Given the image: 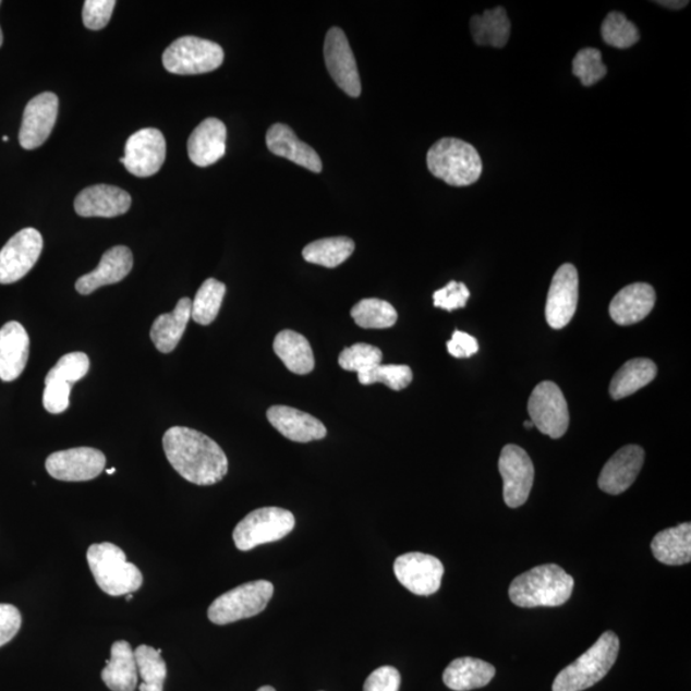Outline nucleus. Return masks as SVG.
I'll return each instance as SVG.
<instances>
[{"instance_id":"nucleus-1","label":"nucleus","mask_w":691,"mask_h":691,"mask_svg":"<svg viewBox=\"0 0 691 691\" xmlns=\"http://www.w3.org/2000/svg\"><path fill=\"white\" fill-rule=\"evenodd\" d=\"M169 464L183 480L196 485H213L228 473V459L210 437L186 426H173L163 437Z\"/></svg>"},{"instance_id":"nucleus-2","label":"nucleus","mask_w":691,"mask_h":691,"mask_svg":"<svg viewBox=\"0 0 691 691\" xmlns=\"http://www.w3.org/2000/svg\"><path fill=\"white\" fill-rule=\"evenodd\" d=\"M573 585V578L561 566L548 563L513 579L509 594L519 607H558L570 599Z\"/></svg>"},{"instance_id":"nucleus-3","label":"nucleus","mask_w":691,"mask_h":691,"mask_svg":"<svg viewBox=\"0 0 691 691\" xmlns=\"http://www.w3.org/2000/svg\"><path fill=\"white\" fill-rule=\"evenodd\" d=\"M426 165L437 179L448 185L464 187L480 180L483 163L473 145L460 138H440L428 151Z\"/></svg>"},{"instance_id":"nucleus-4","label":"nucleus","mask_w":691,"mask_h":691,"mask_svg":"<svg viewBox=\"0 0 691 691\" xmlns=\"http://www.w3.org/2000/svg\"><path fill=\"white\" fill-rule=\"evenodd\" d=\"M619 651V637L614 631L603 632L590 650L557 675L553 691H583L592 688L611 670Z\"/></svg>"},{"instance_id":"nucleus-5","label":"nucleus","mask_w":691,"mask_h":691,"mask_svg":"<svg viewBox=\"0 0 691 691\" xmlns=\"http://www.w3.org/2000/svg\"><path fill=\"white\" fill-rule=\"evenodd\" d=\"M87 563L100 590L113 597L126 595L143 585V573L128 561L123 550L106 542L93 544L86 554Z\"/></svg>"},{"instance_id":"nucleus-6","label":"nucleus","mask_w":691,"mask_h":691,"mask_svg":"<svg viewBox=\"0 0 691 691\" xmlns=\"http://www.w3.org/2000/svg\"><path fill=\"white\" fill-rule=\"evenodd\" d=\"M296 525L295 517L279 507H262L240 521L233 531V542L242 553H247L262 544L281 541Z\"/></svg>"},{"instance_id":"nucleus-7","label":"nucleus","mask_w":691,"mask_h":691,"mask_svg":"<svg viewBox=\"0 0 691 691\" xmlns=\"http://www.w3.org/2000/svg\"><path fill=\"white\" fill-rule=\"evenodd\" d=\"M274 593L275 586L267 580H256L234 587L211 603L208 609L209 620L216 625H228L250 619L267 608Z\"/></svg>"},{"instance_id":"nucleus-8","label":"nucleus","mask_w":691,"mask_h":691,"mask_svg":"<svg viewBox=\"0 0 691 691\" xmlns=\"http://www.w3.org/2000/svg\"><path fill=\"white\" fill-rule=\"evenodd\" d=\"M225 61L219 44L196 36H183L171 44L163 53V65L174 75H202L216 71Z\"/></svg>"},{"instance_id":"nucleus-9","label":"nucleus","mask_w":691,"mask_h":691,"mask_svg":"<svg viewBox=\"0 0 691 691\" xmlns=\"http://www.w3.org/2000/svg\"><path fill=\"white\" fill-rule=\"evenodd\" d=\"M531 422L543 435L558 439L569 429L570 414L565 396L554 381H542L528 403Z\"/></svg>"},{"instance_id":"nucleus-10","label":"nucleus","mask_w":691,"mask_h":691,"mask_svg":"<svg viewBox=\"0 0 691 691\" xmlns=\"http://www.w3.org/2000/svg\"><path fill=\"white\" fill-rule=\"evenodd\" d=\"M90 371V360L84 352H71L51 367L44 389V408L50 414H62L70 407L73 384L83 379Z\"/></svg>"},{"instance_id":"nucleus-11","label":"nucleus","mask_w":691,"mask_h":691,"mask_svg":"<svg viewBox=\"0 0 691 691\" xmlns=\"http://www.w3.org/2000/svg\"><path fill=\"white\" fill-rule=\"evenodd\" d=\"M43 237L35 228L14 234L0 250V284L19 282L31 271L43 252Z\"/></svg>"},{"instance_id":"nucleus-12","label":"nucleus","mask_w":691,"mask_h":691,"mask_svg":"<svg viewBox=\"0 0 691 691\" xmlns=\"http://www.w3.org/2000/svg\"><path fill=\"white\" fill-rule=\"evenodd\" d=\"M166 154L163 134L157 129H143L129 137L124 146V157L120 161L131 174L146 179L159 172Z\"/></svg>"},{"instance_id":"nucleus-13","label":"nucleus","mask_w":691,"mask_h":691,"mask_svg":"<svg viewBox=\"0 0 691 691\" xmlns=\"http://www.w3.org/2000/svg\"><path fill=\"white\" fill-rule=\"evenodd\" d=\"M504 480V498L511 509L525 505L534 483V465L523 448L517 445L504 447L498 462Z\"/></svg>"},{"instance_id":"nucleus-14","label":"nucleus","mask_w":691,"mask_h":691,"mask_svg":"<svg viewBox=\"0 0 691 691\" xmlns=\"http://www.w3.org/2000/svg\"><path fill=\"white\" fill-rule=\"evenodd\" d=\"M106 454L95 448L77 447L54 452L46 461L47 472L62 482H87L102 473Z\"/></svg>"},{"instance_id":"nucleus-15","label":"nucleus","mask_w":691,"mask_h":691,"mask_svg":"<svg viewBox=\"0 0 691 691\" xmlns=\"http://www.w3.org/2000/svg\"><path fill=\"white\" fill-rule=\"evenodd\" d=\"M325 61L330 77L351 98L362 94V80H360L354 53L350 47L348 36L340 27H332L327 33L325 41Z\"/></svg>"},{"instance_id":"nucleus-16","label":"nucleus","mask_w":691,"mask_h":691,"mask_svg":"<svg viewBox=\"0 0 691 691\" xmlns=\"http://www.w3.org/2000/svg\"><path fill=\"white\" fill-rule=\"evenodd\" d=\"M395 575L408 591L416 595H432L443 584L445 568L437 557L410 553L396 558Z\"/></svg>"},{"instance_id":"nucleus-17","label":"nucleus","mask_w":691,"mask_h":691,"mask_svg":"<svg viewBox=\"0 0 691 691\" xmlns=\"http://www.w3.org/2000/svg\"><path fill=\"white\" fill-rule=\"evenodd\" d=\"M579 301V275L572 264H563L558 268L550 283L546 319L549 327L562 329L575 315Z\"/></svg>"},{"instance_id":"nucleus-18","label":"nucleus","mask_w":691,"mask_h":691,"mask_svg":"<svg viewBox=\"0 0 691 691\" xmlns=\"http://www.w3.org/2000/svg\"><path fill=\"white\" fill-rule=\"evenodd\" d=\"M58 117V97L53 93H43L25 108L20 130V144L26 150L38 149L49 138Z\"/></svg>"},{"instance_id":"nucleus-19","label":"nucleus","mask_w":691,"mask_h":691,"mask_svg":"<svg viewBox=\"0 0 691 691\" xmlns=\"http://www.w3.org/2000/svg\"><path fill=\"white\" fill-rule=\"evenodd\" d=\"M644 464L642 447L629 445L620 448L603 466L598 485L608 495H621L635 482Z\"/></svg>"},{"instance_id":"nucleus-20","label":"nucleus","mask_w":691,"mask_h":691,"mask_svg":"<svg viewBox=\"0 0 691 691\" xmlns=\"http://www.w3.org/2000/svg\"><path fill=\"white\" fill-rule=\"evenodd\" d=\"M131 196L128 191L110 185L87 187L77 195L75 210L85 218H114L128 213Z\"/></svg>"},{"instance_id":"nucleus-21","label":"nucleus","mask_w":691,"mask_h":691,"mask_svg":"<svg viewBox=\"0 0 691 691\" xmlns=\"http://www.w3.org/2000/svg\"><path fill=\"white\" fill-rule=\"evenodd\" d=\"M134 267V255L126 246H114L102 254L97 269L80 277L76 290L81 295H90L102 286L123 281Z\"/></svg>"},{"instance_id":"nucleus-22","label":"nucleus","mask_w":691,"mask_h":691,"mask_svg":"<svg viewBox=\"0 0 691 691\" xmlns=\"http://www.w3.org/2000/svg\"><path fill=\"white\" fill-rule=\"evenodd\" d=\"M268 421L283 437L293 443L307 444L326 438L327 428L318 419L290 407H271Z\"/></svg>"},{"instance_id":"nucleus-23","label":"nucleus","mask_w":691,"mask_h":691,"mask_svg":"<svg viewBox=\"0 0 691 691\" xmlns=\"http://www.w3.org/2000/svg\"><path fill=\"white\" fill-rule=\"evenodd\" d=\"M31 338L19 322H9L0 328V379L16 380L24 373Z\"/></svg>"},{"instance_id":"nucleus-24","label":"nucleus","mask_w":691,"mask_h":691,"mask_svg":"<svg viewBox=\"0 0 691 691\" xmlns=\"http://www.w3.org/2000/svg\"><path fill=\"white\" fill-rule=\"evenodd\" d=\"M656 304V291L648 283H632L622 289L609 304V315L619 326L642 322Z\"/></svg>"},{"instance_id":"nucleus-25","label":"nucleus","mask_w":691,"mask_h":691,"mask_svg":"<svg viewBox=\"0 0 691 691\" xmlns=\"http://www.w3.org/2000/svg\"><path fill=\"white\" fill-rule=\"evenodd\" d=\"M227 129L218 119L203 121L191 134L187 143L190 160L197 167H209L226 154Z\"/></svg>"},{"instance_id":"nucleus-26","label":"nucleus","mask_w":691,"mask_h":691,"mask_svg":"<svg viewBox=\"0 0 691 691\" xmlns=\"http://www.w3.org/2000/svg\"><path fill=\"white\" fill-rule=\"evenodd\" d=\"M267 146L277 157L289 159L314 173L323 169L319 154L312 146L301 142L295 132L283 123H276L267 132Z\"/></svg>"},{"instance_id":"nucleus-27","label":"nucleus","mask_w":691,"mask_h":691,"mask_svg":"<svg viewBox=\"0 0 691 691\" xmlns=\"http://www.w3.org/2000/svg\"><path fill=\"white\" fill-rule=\"evenodd\" d=\"M191 306H193V301L183 298L175 305L173 312L161 314L154 320L150 338L161 354H169L178 348L191 318Z\"/></svg>"},{"instance_id":"nucleus-28","label":"nucleus","mask_w":691,"mask_h":691,"mask_svg":"<svg viewBox=\"0 0 691 691\" xmlns=\"http://www.w3.org/2000/svg\"><path fill=\"white\" fill-rule=\"evenodd\" d=\"M101 679L113 691H135L137 688V665L134 651L130 643L116 642L110 650V659L107 660Z\"/></svg>"},{"instance_id":"nucleus-29","label":"nucleus","mask_w":691,"mask_h":691,"mask_svg":"<svg viewBox=\"0 0 691 691\" xmlns=\"http://www.w3.org/2000/svg\"><path fill=\"white\" fill-rule=\"evenodd\" d=\"M496 668L482 659L458 658L447 666L444 682L454 691H469L487 687L494 680Z\"/></svg>"},{"instance_id":"nucleus-30","label":"nucleus","mask_w":691,"mask_h":691,"mask_svg":"<svg viewBox=\"0 0 691 691\" xmlns=\"http://www.w3.org/2000/svg\"><path fill=\"white\" fill-rule=\"evenodd\" d=\"M653 556L668 566L687 565L691 560V524L666 529L654 536L651 544Z\"/></svg>"},{"instance_id":"nucleus-31","label":"nucleus","mask_w":691,"mask_h":691,"mask_svg":"<svg viewBox=\"0 0 691 691\" xmlns=\"http://www.w3.org/2000/svg\"><path fill=\"white\" fill-rule=\"evenodd\" d=\"M274 350L290 372L305 376L314 371L313 349L303 335L290 329L282 330L275 338Z\"/></svg>"},{"instance_id":"nucleus-32","label":"nucleus","mask_w":691,"mask_h":691,"mask_svg":"<svg viewBox=\"0 0 691 691\" xmlns=\"http://www.w3.org/2000/svg\"><path fill=\"white\" fill-rule=\"evenodd\" d=\"M470 31L477 46L504 48L510 39L511 22L502 7L484 11L470 21Z\"/></svg>"},{"instance_id":"nucleus-33","label":"nucleus","mask_w":691,"mask_h":691,"mask_svg":"<svg viewBox=\"0 0 691 691\" xmlns=\"http://www.w3.org/2000/svg\"><path fill=\"white\" fill-rule=\"evenodd\" d=\"M657 376V366L650 359H632L615 374L609 386L614 400H621L639 391Z\"/></svg>"},{"instance_id":"nucleus-34","label":"nucleus","mask_w":691,"mask_h":691,"mask_svg":"<svg viewBox=\"0 0 691 691\" xmlns=\"http://www.w3.org/2000/svg\"><path fill=\"white\" fill-rule=\"evenodd\" d=\"M355 242L349 238L316 240L303 250L304 259L326 268H336L354 253Z\"/></svg>"},{"instance_id":"nucleus-35","label":"nucleus","mask_w":691,"mask_h":691,"mask_svg":"<svg viewBox=\"0 0 691 691\" xmlns=\"http://www.w3.org/2000/svg\"><path fill=\"white\" fill-rule=\"evenodd\" d=\"M137 672L143 682L140 683V691H163L167 679V665L161 658V650L153 648L149 645H140L134 652Z\"/></svg>"},{"instance_id":"nucleus-36","label":"nucleus","mask_w":691,"mask_h":691,"mask_svg":"<svg viewBox=\"0 0 691 691\" xmlns=\"http://www.w3.org/2000/svg\"><path fill=\"white\" fill-rule=\"evenodd\" d=\"M226 295V284L209 278L198 289L191 306V318L197 325L209 326L216 320Z\"/></svg>"},{"instance_id":"nucleus-37","label":"nucleus","mask_w":691,"mask_h":691,"mask_svg":"<svg viewBox=\"0 0 691 691\" xmlns=\"http://www.w3.org/2000/svg\"><path fill=\"white\" fill-rule=\"evenodd\" d=\"M352 319L359 327L365 329H386L396 325L399 319L396 308L379 299H364L352 307Z\"/></svg>"},{"instance_id":"nucleus-38","label":"nucleus","mask_w":691,"mask_h":691,"mask_svg":"<svg viewBox=\"0 0 691 691\" xmlns=\"http://www.w3.org/2000/svg\"><path fill=\"white\" fill-rule=\"evenodd\" d=\"M602 38L608 46L628 49L641 39L638 27L623 13L611 12L602 24Z\"/></svg>"},{"instance_id":"nucleus-39","label":"nucleus","mask_w":691,"mask_h":691,"mask_svg":"<svg viewBox=\"0 0 691 691\" xmlns=\"http://www.w3.org/2000/svg\"><path fill=\"white\" fill-rule=\"evenodd\" d=\"M359 384L371 386L384 384L393 391H402L413 381V371L408 365H377L371 371L357 374Z\"/></svg>"},{"instance_id":"nucleus-40","label":"nucleus","mask_w":691,"mask_h":691,"mask_svg":"<svg viewBox=\"0 0 691 691\" xmlns=\"http://www.w3.org/2000/svg\"><path fill=\"white\" fill-rule=\"evenodd\" d=\"M381 359L384 354L376 346L355 343L341 352L338 364L343 371L362 374L381 364Z\"/></svg>"},{"instance_id":"nucleus-41","label":"nucleus","mask_w":691,"mask_h":691,"mask_svg":"<svg viewBox=\"0 0 691 691\" xmlns=\"http://www.w3.org/2000/svg\"><path fill=\"white\" fill-rule=\"evenodd\" d=\"M572 73L585 87L597 84L607 75V68L602 63L601 51L594 48L580 50L573 58Z\"/></svg>"},{"instance_id":"nucleus-42","label":"nucleus","mask_w":691,"mask_h":691,"mask_svg":"<svg viewBox=\"0 0 691 691\" xmlns=\"http://www.w3.org/2000/svg\"><path fill=\"white\" fill-rule=\"evenodd\" d=\"M114 0H86L83 10L84 25L89 31H101L112 17Z\"/></svg>"},{"instance_id":"nucleus-43","label":"nucleus","mask_w":691,"mask_h":691,"mask_svg":"<svg viewBox=\"0 0 691 691\" xmlns=\"http://www.w3.org/2000/svg\"><path fill=\"white\" fill-rule=\"evenodd\" d=\"M470 298V291L464 283L451 281L444 289L435 292L433 300L435 306L444 308L446 312H453L456 308L465 307Z\"/></svg>"},{"instance_id":"nucleus-44","label":"nucleus","mask_w":691,"mask_h":691,"mask_svg":"<svg viewBox=\"0 0 691 691\" xmlns=\"http://www.w3.org/2000/svg\"><path fill=\"white\" fill-rule=\"evenodd\" d=\"M401 675L392 666H381L364 683V691H399Z\"/></svg>"},{"instance_id":"nucleus-45","label":"nucleus","mask_w":691,"mask_h":691,"mask_svg":"<svg viewBox=\"0 0 691 691\" xmlns=\"http://www.w3.org/2000/svg\"><path fill=\"white\" fill-rule=\"evenodd\" d=\"M22 617L19 608L12 605H0V646L10 643L21 629Z\"/></svg>"},{"instance_id":"nucleus-46","label":"nucleus","mask_w":691,"mask_h":691,"mask_svg":"<svg viewBox=\"0 0 691 691\" xmlns=\"http://www.w3.org/2000/svg\"><path fill=\"white\" fill-rule=\"evenodd\" d=\"M447 350L453 357L466 359L476 354L480 344L473 336L454 330L451 340L447 342Z\"/></svg>"},{"instance_id":"nucleus-47","label":"nucleus","mask_w":691,"mask_h":691,"mask_svg":"<svg viewBox=\"0 0 691 691\" xmlns=\"http://www.w3.org/2000/svg\"><path fill=\"white\" fill-rule=\"evenodd\" d=\"M657 4L670 10H681L683 7H687L689 2H670V0H667V2H657Z\"/></svg>"},{"instance_id":"nucleus-48","label":"nucleus","mask_w":691,"mask_h":691,"mask_svg":"<svg viewBox=\"0 0 691 691\" xmlns=\"http://www.w3.org/2000/svg\"><path fill=\"white\" fill-rule=\"evenodd\" d=\"M256 691H276V689L271 687H262L260 689H257Z\"/></svg>"},{"instance_id":"nucleus-49","label":"nucleus","mask_w":691,"mask_h":691,"mask_svg":"<svg viewBox=\"0 0 691 691\" xmlns=\"http://www.w3.org/2000/svg\"><path fill=\"white\" fill-rule=\"evenodd\" d=\"M0 5H2V2H0ZM3 44V33H2V28H0V47H2Z\"/></svg>"},{"instance_id":"nucleus-50","label":"nucleus","mask_w":691,"mask_h":691,"mask_svg":"<svg viewBox=\"0 0 691 691\" xmlns=\"http://www.w3.org/2000/svg\"><path fill=\"white\" fill-rule=\"evenodd\" d=\"M525 426L528 429H531L533 428L534 424L531 421H529V422H525Z\"/></svg>"},{"instance_id":"nucleus-51","label":"nucleus","mask_w":691,"mask_h":691,"mask_svg":"<svg viewBox=\"0 0 691 691\" xmlns=\"http://www.w3.org/2000/svg\"><path fill=\"white\" fill-rule=\"evenodd\" d=\"M116 473V469L114 468H110L107 470V474L112 475Z\"/></svg>"},{"instance_id":"nucleus-52","label":"nucleus","mask_w":691,"mask_h":691,"mask_svg":"<svg viewBox=\"0 0 691 691\" xmlns=\"http://www.w3.org/2000/svg\"><path fill=\"white\" fill-rule=\"evenodd\" d=\"M126 599H128V601H131V599H132V594H131V593H130V594H126Z\"/></svg>"},{"instance_id":"nucleus-53","label":"nucleus","mask_w":691,"mask_h":691,"mask_svg":"<svg viewBox=\"0 0 691 691\" xmlns=\"http://www.w3.org/2000/svg\"><path fill=\"white\" fill-rule=\"evenodd\" d=\"M9 140H10L9 136H3V142L4 143L9 142Z\"/></svg>"}]
</instances>
